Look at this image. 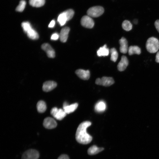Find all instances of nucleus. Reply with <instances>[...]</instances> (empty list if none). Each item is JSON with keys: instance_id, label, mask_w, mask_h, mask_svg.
Listing matches in <instances>:
<instances>
[{"instance_id": "obj_7", "label": "nucleus", "mask_w": 159, "mask_h": 159, "mask_svg": "<svg viewBox=\"0 0 159 159\" xmlns=\"http://www.w3.org/2000/svg\"><path fill=\"white\" fill-rule=\"evenodd\" d=\"M81 24L82 26L87 28H92L94 25L93 20L88 15L84 16L82 18Z\"/></svg>"}, {"instance_id": "obj_5", "label": "nucleus", "mask_w": 159, "mask_h": 159, "mask_svg": "<svg viewBox=\"0 0 159 159\" xmlns=\"http://www.w3.org/2000/svg\"><path fill=\"white\" fill-rule=\"evenodd\" d=\"M51 115L55 118L59 120H62L66 115V113L63 109L54 107L51 110Z\"/></svg>"}, {"instance_id": "obj_13", "label": "nucleus", "mask_w": 159, "mask_h": 159, "mask_svg": "<svg viewBox=\"0 0 159 159\" xmlns=\"http://www.w3.org/2000/svg\"><path fill=\"white\" fill-rule=\"evenodd\" d=\"M75 73L78 77L83 80H87L90 77V72L88 70L78 69L76 71Z\"/></svg>"}, {"instance_id": "obj_10", "label": "nucleus", "mask_w": 159, "mask_h": 159, "mask_svg": "<svg viewBox=\"0 0 159 159\" xmlns=\"http://www.w3.org/2000/svg\"><path fill=\"white\" fill-rule=\"evenodd\" d=\"M78 106L77 103L69 105L67 102H64L63 104V109L66 114H69L74 112Z\"/></svg>"}, {"instance_id": "obj_20", "label": "nucleus", "mask_w": 159, "mask_h": 159, "mask_svg": "<svg viewBox=\"0 0 159 159\" xmlns=\"http://www.w3.org/2000/svg\"><path fill=\"white\" fill-rule=\"evenodd\" d=\"M37 108L39 112L43 113L45 112L46 110V105L44 102L40 100L37 102Z\"/></svg>"}, {"instance_id": "obj_14", "label": "nucleus", "mask_w": 159, "mask_h": 159, "mask_svg": "<svg viewBox=\"0 0 159 159\" xmlns=\"http://www.w3.org/2000/svg\"><path fill=\"white\" fill-rule=\"evenodd\" d=\"M70 28L68 27L63 28L61 30L59 34L60 41L62 42H66L67 39Z\"/></svg>"}, {"instance_id": "obj_16", "label": "nucleus", "mask_w": 159, "mask_h": 159, "mask_svg": "<svg viewBox=\"0 0 159 159\" xmlns=\"http://www.w3.org/2000/svg\"><path fill=\"white\" fill-rule=\"evenodd\" d=\"M106 108L105 102L103 100H100L97 102L95 106V111L98 112H101L105 111Z\"/></svg>"}, {"instance_id": "obj_15", "label": "nucleus", "mask_w": 159, "mask_h": 159, "mask_svg": "<svg viewBox=\"0 0 159 159\" xmlns=\"http://www.w3.org/2000/svg\"><path fill=\"white\" fill-rule=\"evenodd\" d=\"M120 47V52L123 54H126L128 51L127 42L126 39L122 37L119 41Z\"/></svg>"}, {"instance_id": "obj_9", "label": "nucleus", "mask_w": 159, "mask_h": 159, "mask_svg": "<svg viewBox=\"0 0 159 159\" xmlns=\"http://www.w3.org/2000/svg\"><path fill=\"white\" fill-rule=\"evenodd\" d=\"M42 49L47 53L48 57L49 58H54L55 56V52L54 49L50 44L45 43L41 46Z\"/></svg>"}, {"instance_id": "obj_24", "label": "nucleus", "mask_w": 159, "mask_h": 159, "mask_svg": "<svg viewBox=\"0 0 159 159\" xmlns=\"http://www.w3.org/2000/svg\"><path fill=\"white\" fill-rule=\"evenodd\" d=\"M122 27L125 30L129 31L132 29V25L129 21L125 20L122 23Z\"/></svg>"}, {"instance_id": "obj_27", "label": "nucleus", "mask_w": 159, "mask_h": 159, "mask_svg": "<svg viewBox=\"0 0 159 159\" xmlns=\"http://www.w3.org/2000/svg\"><path fill=\"white\" fill-rule=\"evenodd\" d=\"M66 16L67 21L71 19L73 17L74 12L72 9H69L64 11Z\"/></svg>"}, {"instance_id": "obj_1", "label": "nucleus", "mask_w": 159, "mask_h": 159, "mask_svg": "<svg viewBox=\"0 0 159 159\" xmlns=\"http://www.w3.org/2000/svg\"><path fill=\"white\" fill-rule=\"evenodd\" d=\"M91 125L89 121H84L78 126L75 134V138L79 143L83 144L90 143L92 140V137L87 132V129Z\"/></svg>"}, {"instance_id": "obj_25", "label": "nucleus", "mask_w": 159, "mask_h": 159, "mask_svg": "<svg viewBox=\"0 0 159 159\" xmlns=\"http://www.w3.org/2000/svg\"><path fill=\"white\" fill-rule=\"evenodd\" d=\"M111 54L110 59L114 62H115L118 58V53L116 49L113 48L110 51Z\"/></svg>"}, {"instance_id": "obj_8", "label": "nucleus", "mask_w": 159, "mask_h": 159, "mask_svg": "<svg viewBox=\"0 0 159 159\" xmlns=\"http://www.w3.org/2000/svg\"><path fill=\"white\" fill-rule=\"evenodd\" d=\"M57 123L53 118L47 117L44 120L43 125L46 128L52 129L55 128L57 126Z\"/></svg>"}, {"instance_id": "obj_31", "label": "nucleus", "mask_w": 159, "mask_h": 159, "mask_svg": "<svg viewBox=\"0 0 159 159\" xmlns=\"http://www.w3.org/2000/svg\"><path fill=\"white\" fill-rule=\"evenodd\" d=\"M154 24L156 29L159 33V20H156Z\"/></svg>"}, {"instance_id": "obj_33", "label": "nucleus", "mask_w": 159, "mask_h": 159, "mask_svg": "<svg viewBox=\"0 0 159 159\" xmlns=\"http://www.w3.org/2000/svg\"><path fill=\"white\" fill-rule=\"evenodd\" d=\"M155 61L158 63H159V51L158 52L156 56Z\"/></svg>"}, {"instance_id": "obj_30", "label": "nucleus", "mask_w": 159, "mask_h": 159, "mask_svg": "<svg viewBox=\"0 0 159 159\" xmlns=\"http://www.w3.org/2000/svg\"><path fill=\"white\" fill-rule=\"evenodd\" d=\"M57 159H69V158L67 155L63 154L60 155Z\"/></svg>"}, {"instance_id": "obj_23", "label": "nucleus", "mask_w": 159, "mask_h": 159, "mask_svg": "<svg viewBox=\"0 0 159 159\" xmlns=\"http://www.w3.org/2000/svg\"><path fill=\"white\" fill-rule=\"evenodd\" d=\"M57 21L61 26L64 25L67 21V18L64 11L59 14L58 17Z\"/></svg>"}, {"instance_id": "obj_21", "label": "nucleus", "mask_w": 159, "mask_h": 159, "mask_svg": "<svg viewBox=\"0 0 159 159\" xmlns=\"http://www.w3.org/2000/svg\"><path fill=\"white\" fill-rule=\"evenodd\" d=\"M26 33L28 37L32 39H37L39 37L38 33L32 28L28 30Z\"/></svg>"}, {"instance_id": "obj_6", "label": "nucleus", "mask_w": 159, "mask_h": 159, "mask_svg": "<svg viewBox=\"0 0 159 159\" xmlns=\"http://www.w3.org/2000/svg\"><path fill=\"white\" fill-rule=\"evenodd\" d=\"M114 83V81L112 78L106 77H103L101 78H98L95 81L96 84L105 86H109Z\"/></svg>"}, {"instance_id": "obj_22", "label": "nucleus", "mask_w": 159, "mask_h": 159, "mask_svg": "<svg viewBox=\"0 0 159 159\" xmlns=\"http://www.w3.org/2000/svg\"><path fill=\"white\" fill-rule=\"evenodd\" d=\"M45 0H29V4L33 7H39L43 6Z\"/></svg>"}, {"instance_id": "obj_32", "label": "nucleus", "mask_w": 159, "mask_h": 159, "mask_svg": "<svg viewBox=\"0 0 159 159\" xmlns=\"http://www.w3.org/2000/svg\"><path fill=\"white\" fill-rule=\"evenodd\" d=\"M55 21L54 20H52L48 25V27L49 28H53L55 25Z\"/></svg>"}, {"instance_id": "obj_11", "label": "nucleus", "mask_w": 159, "mask_h": 159, "mask_svg": "<svg viewBox=\"0 0 159 159\" xmlns=\"http://www.w3.org/2000/svg\"><path fill=\"white\" fill-rule=\"evenodd\" d=\"M57 86V83L52 81H49L44 82L43 85L42 90L46 92H48L53 90Z\"/></svg>"}, {"instance_id": "obj_26", "label": "nucleus", "mask_w": 159, "mask_h": 159, "mask_svg": "<svg viewBox=\"0 0 159 159\" xmlns=\"http://www.w3.org/2000/svg\"><path fill=\"white\" fill-rule=\"evenodd\" d=\"M26 5V2L24 0H21L19 2V5L16 8V11L21 12L24 9Z\"/></svg>"}, {"instance_id": "obj_4", "label": "nucleus", "mask_w": 159, "mask_h": 159, "mask_svg": "<svg viewBox=\"0 0 159 159\" xmlns=\"http://www.w3.org/2000/svg\"><path fill=\"white\" fill-rule=\"evenodd\" d=\"M39 153L37 150L29 149L25 151L23 154L21 159H38Z\"/></svg>"}, {"instance_id": "obj_17", "label": "nucleus", "mask_w": 159, "mask_h": 159, "mask_svg": "<svg viewBox=\"0 0 159 159\" xmlns=\"http://www.w3.org/2000/svg\"><path fill=\"white\" fill-rule=\"evenodd\" d=\"M104 150L103 148H99L95 145H93L88 148L87 153L89 155H93L99 153Z\"/></svg>"}, {"instance_id": "obj_34", "label": "nucleus", "mask_w": 159, "mask_h": 159, "mask_svg": "<svg viewBox=\"0 0 159 159\" xmlns=\"http://www.w3.org/2000/svg\"><path fill=\"white\" fill-rule=\"evenodd\" d=\"M133 22L135 24H137L138 22V21L136 19H135L134 20Z\"/></svg>"}, {"instance_id": "obj_2", "label": "nucleus", "mask_w": 159, "mask_h": 159, "mask_svg": "<svg viewBox=\"0 0 159 159\" xmlns=\"http://www.w3.org/2000/svg\"><path fill=\"white\" fill-rule=\"evenodd\" d=\"M146 47L150 53H155L159 49V41L156 38L152 37L148 38L146 42Z\"/></svg>"}, {"instance_id": "obj_28", "label": "nucleus", "mask_w": 159, "mask_h": 159, "mask_svg": "<svg viewBox=\"0 0 159 159\" xmlns=\"http://www.w3.org/2000/svg\"><path fill=\"white\" fill-rule=\"evenodd\" d=\"M21 26L24 31L26 33L28 30L32 28L30 23L28 21L22 22L21 24Z\"/></svg>"}, {"instance_id": "obj_12", "label": "nucleus", "mask_w": 159, "mask_h": 159, "mask_svg": "<svg viewBox=\"0 0 159 159\" xmlns=\"http://www.w3.org/2000/svg\"><path fill=\"white\" fill-rule=\"evenodd\" d=\"M128 64V61L127 58L125 56H122L117 65V69L120 71H123L126 69Z\"/></svg>"}, {"instance_id": "obj_18", "label": "nucleus", "mask_w": 159, "mask_h": 159, "mask_svg": "<svg viewBox=\"0 0 159 159\" xmlns=\"http://www.w3.org/2000/svg\"><path fill=\"white\" fill-rule=\"evenodd\" d=\"M109 53V50L106 44L100 47L97 51V54L99 57L107 56Z\"/></svg>"}, {"instance_id": "obj_3", "label": "nucleus", "mask_w": 159, "mask_h": 159, "mask_svg": "<svg viewBox=\"0 0 159 159\" xmlns=\"http://www.w3.org/2000/svg\"><path fill=\"white\" fill-rule=\"evenodd\" d=\"M104 12V9L102 7L95 6L90 8L87 11V14L91 17H96L101 15Z\"/></svg>"}, {"instance_id": "obj_29", "label": "nucleus", "mask_w": 159, "mask_h": 159, "mask_svg": "<svg viewBox=\"0 0 159 159\" xmlns=\"http://www.w3.org/2000/svg\"><path fill=\"white\" fill-rule=\"evenodd\" d=\"M59 38V34L57 33L53 34L51 37V39L53 40H56Z\"/></svg>"}, {"instance_id": "obj_19", "label": "nucleus", "mask_w": 159, "mask_h": 159, "mask_svg": "<svg viewBox=\"0 0 159 159\" xmlns=\"http://www.w3.org/2000/svg\"><path fill=\"white\" fill-rule=\"evenodd\" d=\"M128 53L131 55L134 54H140L141 53L140 49L137 46H131L128 49Z\"/></svg>"}]
</instances>
